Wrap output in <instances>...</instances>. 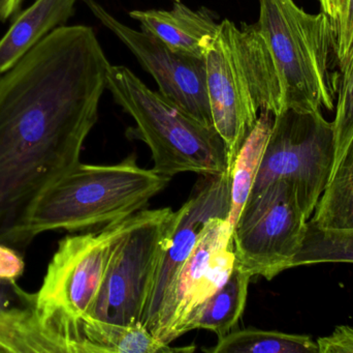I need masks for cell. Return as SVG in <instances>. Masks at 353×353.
<instances>
[{"label":"cell","mask_w":353,"mask_h":353,"mask_svg":"<svg viewBox=\"0 0 353 353\" xmlns=\"http://www.w3.org/2000/svg\"><path fill=\"white\" fill-rule=\"evenodd\" d=\"M110 64L91 27L63 25L0 75V244L81 163Z\"/></svg>","instance_id":"1"},{"label":"cell","mask_w":353,"mask_h":353,"mask_svg":"<svg viewBox=\"0 0 353 353\" xmlns=\"http://www.w3.org/2000/svg\"><path fill=\"white\" fill-rule=\"evenodd\" d=\"M171 178L145 169L136 157L115 165L79 163L35 201L14 234L12 248L51 231L99 229L143 211Z\"/></svg>","instance_id":"2"},{"label":"cell","mask_w":353,"mask_h":353,"mask_svg":"<svg viewBox=\"0 0 353 353\" xmlns=\"http://www.w3.org/2000/svg\"><path fill=\"white\" fill-rule=\"evenodd\" d=\"M205 61L212 120L225 143L230 172L261 112L283 111L279 75L257 23L222 21Z\"/></svg>","instance_id":"3"},{"label":"cell","mask_w":353,"mask_h":353,"mask_svg":"<svg viewBox=\"0 0 353 353\" xmlns=\"http://www.w3.org/2000/svg\"><path fill=\"white\" fill-rule=\"evenodd\" d=\"M107 89L136 122L134 135L150 149L155 172L169 178L186 172L203 176L228 172L225 143L216 128L151 90L130 68L110 64Z\"/></svg>","instance_id":"4"},{"label":"cell","mask_w":353,"mask_h":353,"mask_svg":"<svg viewBox=\"0 0 353 353\" xmlns=\"http://www.w3.org/2000/svg\"><path fill=\"white\" fill-rule=\"evenodd\" d=\"M257 25L279 75L283 111L333 110L335 33L330 17L309 14L294 0H259Z\"/></svg>","instance_id":"5"},{"label":"cell","mask_w":353,"mask_h":353,"mask_svg":"<svg viewBox=\"0 0 353 353\" xmlns=\"http://www.w3.org/2000/svg\"><path fill=\"white\" fill-rule=\"evenodd\" d=\"M175 224L176 211L171 207L143 209L134 216L87 315L126 327H143L161 257Z\"/></svg>","instance_id":"6"},{"label":"cell","mask_w":353,"mask_h":353,"mask_svg":"<svg viewBox=\"0 0 353 353\" xmlns=\"http://www.w3.org/2000/svg\"><path fill=\"white\" fill-rule=\"evenodd\" d=\"M334 162L333 122H327L321 111L284 110L274 116L251 194L276 180H286L296 190L309 220L329 184Z\"/></svg>","instance_id":"7"},{"label":"cell","mask_w":353,"mask_h":353,"mask_svg":"<svg viewBox=\"0 0 353 353\" xmlns=\"http://www.w3.org/2000/svg\"><path fill=\"white\" fill-rule=\"evenodd\" d=\"M134 216L60 240L41 288L33 294V306L50 329L54 331L66 319L87 314Z\"/></svg>","instance_id":"8"},{"label":"cell","mask_w":353,"mask_h":353,"mask_svg":"<svg viewBox=\"0 0 353 353\" xmlns=\"http://www.w3.org/2000/svg\"><path fill=\"white\" fill-rule=\"evenodd\" d=\"M308 222L292 184L271 182L249 196L232 229L236 263L252 277L271 281L292 269Z\"/></svg>","instance_id":"9"},{"label":"cell","mask_w":353,"mask_h":353,"mask_svg":"<svg viewBox=\"0 0 353 353\" xmlns=\"http://www.w3.org/2000/svg\"><path fill=\"white\" fill-rule=\"evenodd\" d=\"M228 218L214 217L205 223L191 254L168 292L152 335L165 344L188 333L195 313L230 277L236 265Z\"/></svg>","instance_id":"10"},{"label":"cell","mask_w":353,"mask_h":353,"mask_svg":"<svg viewBox=\"0 0 353 353\" xmlns=\"http://www.w3.org/2000/svg\"><path fill=\"white\" fill-rule=\"evenodd\" d=\"M83 1L154 78L163 97L199 122L214 126L208 97L205 59L174 51L154 35L123 24L95 0Z\"/></svg>","instance_id":"11"},{"label":"cell","mask_w":353,"mask_h":353,"mask_svg":"<svg viewBox=\"0 0 353 353\" xmlns=\"http://www.w3.org/2000/svg\"><path fill=\"white\" fill-rule=\"evenodd\" d=\"M230 207V172L205 176L188 200L176 211L170 236L145 311L142 325L152 334L163 300L182 265L192 252L205 223L214 217L228 218Z\"/></svg>","instance_id":"12"},{"label":"cell","mask_w":353,"mask_h":353,"mask_svg":"<svg viewBox=\"0 0 353 353\" xmlns=\"http://www.w3.org/2000/svg\"><path fill=\"white\" fill-rule=\"evenodd\" d=\"M130 16L140 23L141 30L154 35L174 51L201 59H205L219 28L209 10H193L181 2H175L170 10H134Z\"/></svg>","instance_id":"13"},{"label":"cell","mask_w":353,"mask_h":353,"mask_svg":"<svg viewBox=\"0 0 353 353\" xmlns=\"http://www.w3.org/2000/svg\"><path fill=\"white\" fill-rule=\"evenodd\" d=\"M78 0H35L0 39V75L74 15Z\"/></svg>","instance_id":"14"},{"label":"cell","mask_w":353,"mask_h":353,"mask_svg":"<svg viewBox=\"0 0 353 353\" xmlns=\"http://www.w3.org/2000/svg\"><path fill=\"white\" fill-rule=\"evenodd\" d=\"M252 276L236 263L225 283L210 296L189 321L187 331L205 330L218 338L234 331L244 313Z\"/></svg>","instance_id":"15"},{"label":"cell","mask_w":353,"mask_h":353,"mask_svg":"<svg viewBox=\"0 0 353 353\" xmlns=\"http://www.w3.org/2000/svg\"><path fill=\"white\" fill-rule=\"evenodd\" d=\"M32 302L0 313V353H65L61 339L41 321Z\"/></svg>","instance_id":"16"},{"label":"cell","mask_w":353,"mask_h":353,"mask_svg":"<svg viewBox=\"0 0 353 353\" xmlns=\"http://www.w3.org/2000/svg\"><path fill=\"white\" fill-rule=\"evenodd\" d=\"M309 222L323 231L353 233V137Z\"/></svg>","instance_id":"17"},{"label":"cell","mask_w":353,"mask_h":353,"mask_svg":"<svg viewBox=\"0 0 353 353\" xmlns=\"http://www.w3.org/2000/svg\"><path fill=\"white\" fill-rule=\"evenodd\" d=\"M272 115L269 112H261L230 168V207L228 220L232 230L252 192L273 124Z\"/></svg>","instance_id":"18"},{"label":"cell","mask_w":353,"mask_h":353,"mask_svg":"<svg viewBox=\"0 0 353 353\" xmlns=\"http://www.w3.org/2000/svg\"><path fill=\"white\" fill-rule=\"evenodd\" d=\"M209 353H319V344L306 335L249 327L230 332Z\"/></svg>","instance_id":"19"},{"label":"cell","mask_w":353,"mask_h":353,"mask_svg":"<svg viewBox=\"0 0 353 353\" xmlns=\"http://www.w3.org/2000/svg\"><path fill=\"white\" fill-rule=\"evenodd\" d=\"M321 263H353V233L323 231L308 222L306 238L292 269Z\"/></svg>","instance_id":"20"},{"label":"cell","mask_w":353,"mask_h":353,"mask_svg":"<svg viewBox=\"0 0 353 353\" xmlns=\"http://www.w3.org/2000/svg\"><path fill=\"white\" fill-rule=\"evenodd\" d=\"M333 126L335 136L334 170L343 157L353 137V58L342 72L341 87Z\"/></svg>","instance_id":"21"},{"label":"cell","mask_w":353,"mask_h":353,"mask_svg":"<svg viewBox=\"0 0 353 353\" xmlns=\"http://www.w3.org/2000/svg\"><path fill=\"white\" fill-rule=\"evenodd\" d=\"M333 26L336 57L340 70L343 72L353 58V0L346 1L341 17Z\"/></svg>","instance_id":"22"},{"label":"cell","mask_w":353,"mask_h":353,"mask_svg":"<svg viewBox=\"0 0 353 353\" xmlns=\"http://www.w3.org/2000/svg\"><path fill=\"white\" fill-rule=\"evenodd\" d=\"M24 271L23 257L12 247L0 244V282L17 283Z\"/></svg>","instance_id":"23"},{"label":"cell","mask_w":353,"mask_h":353,"mask_svg":"<svg viewBox=\"0 0 353 353\" xmlns=\"http://www.w3.org/2000/svg\"><path fill=\"white\" fill-rule=\"evenodd\" d=\"M316 342L319 353H353V325H340L331 335Z\"/></svg>","instance_id":"24"},{"label":"cell","mask_w":353,"mask_h":353,"mask_svg":"<svg viewBox=\"0 0 353 353\" xmlns=\"http://www.w3.org/2000/svg\"><path fill=\"white\" fill-rule=\"evenodd\" d=\"M33 294L21 289L17 283H1L0 282V313L12 307L30 304Z\"/></svg>","instance_id":"25"},{"label":"cell","mask_w":353,"mask_h":353,"mask_svg":"<svg viewBox=\"0 0 353 353\" xmlns=\"http://www.w3.org/2000/svg\"><path fill=\"white\" fill-rule=\"evenodd\" d=\"M347 0H319L321 10L331 19L332 22H336L341 17Z\"/></svg>","instance_id":"26"},{"label":"cell","mask_w":353,"mask_h":353,"mask_svg":"<svg viewBox=\"0 0 353 353\" xmlns=\"http://www.w3.org/2000/svg\"><path fill=\"white\" fill-rule=\"evenodd\" d=\"M24 0H0V21L8 20L20 10Z\"/></svg>","instance_id":"27"},{"label":"cell","mask_w":353,"mask_h":353,"mask_svg":"<svg viewBox=\"0 0 353 353\" xmlns=\"http://www.w3.org/2000/svg\"><path fill=\"white\" fill-rule=\"evenodd\" d=\"M175 2H181V0H174Z\"/></svg>","instance_id":"28"}]
</instances>
